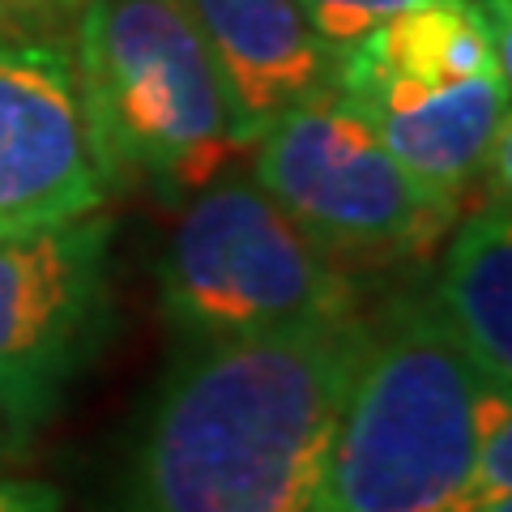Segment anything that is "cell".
<instances>
[{"instance_id":"cell-13","label":"cell","mask_w":512,"mask_h":512,"mask_svg":"<svg viewBox=\"0 0 512 512\" xmlns=\"http://www.w3.org/2000/svg\"><path fill=\"white\" fill-rule=\"evenodd\" d=\"M410 5H419V0H299L312 35L320 39V47L329 52L333 64L363 35H372L380 22H389L393 13H402Z\"/></svg>"},{"instance_id":"cell-3","label":"cell","mask_w":512,"mask_h":512,"mask_svg":"<svg viewBox=\"0 0 512 512\" xmlns=\"http://www.w3.org/2000/svg\"><path fill=\"white\" fill-rule=\"evenodd\" d=\"M69 52L116 184L188 201L248 150L188 0H86Z\"/></svg>"},{"instance_id":"cell-14","label":"cell","mask_w":512,"mask_h":512,"mask_svg":"<svg viewBox=\"0 0 512 512\" xmlns=\"http://www.w3.org/2000/svg\"><path fill=\"white\" fill-rule=\"evenodd\" d=\"M82 9L86 0H0V35L69 43Z\"/></svg>"},{"instance_id":"cell-7","label":"cell","mask_w":512,"mask_h":512,"mask_svg":"<svg viewBox=\"0 0 512 512\" xmlns=\"http://www.w3.org/2000/svg\"><path fill=\"white\" fill-rule=\"evenodd\" d=\"M116 188L69 43L0 35V239L99 214Z\"/></svg>"},{"instance_id":"cell-8","label":"cell","mask_w":512,"mask_h":512,"mask_svg":"<svg viewBox=\"0 0 512 512\" xmlns=\"http://www.w3.org/2000/svg\"><path fill=\"white\" fill-rule=\"evenodd\" d=\"M372 124L380 146L414 180L457 201L495 167V150L508 141V77H474L448 90H384L342 94Z\"/></svg>"},{"instance_id":"cell-16","label":"cell","mask_w":512,"mask_h":512,"mask_svg":"<svg viewBox=\"0 0 512 512\" xmlns=\"http://www.w3.org/2000/svg\"><path fill=\"white\" fill-rule=\"evenodd\" d=\"M5 448H9V436H5V423H0V457H5Z\"/></svg>"},{"instance_id":"cell-5","label":"cell","mask_w":512,"mask_h":512,"mask_svg":"<svg viewBox=\"0 0 512 512\" xmlns=\"http://www.w3.org/2000/svg\"><path fill=\"white\" fill-rule=\"evenodd\" d=\"M248 150L252 180L338 265L427 256L461 210L380 146L338 86L286 107Z\"/></svg>"},{"instance_id":"cell-12","label":"cell","mask_w":512,"mask_h":512,"mask_svg":"<svg viewBox=\"0 0 512 512\" xmlns=\"http://www.w3.org/2000/svg\"><path fill=\"white\" fill-rule=\"evenodd\" d=\"M474 491L478 504L512 500V389L487 380L474 393Z\"/></svg>"},{"instance_id":"cell-15","label":"cell","mask_w":512,"mask_h":512,"mask_svg":"<svg viewBox=\"0 0 512 512\" xmlns=\"http://www.w3.org/2000/svg\"><path fill=\"white\" fill-rule=\"evenodd\" d=\"M0 512H64V500L52 483L13 478V483H0Z\"/></svg>"},{"instance_id":"cell-1","label":"cell","mask_w":512,"mask_h":512,"mask_svg":"<svg viewBox=\"0 0 512 512\" xmlns=\"http://www.w3.org/2000/svg\"><path fill=\"white\" fill-rule=\"evenodd\" d=\"M367 320L184 346L124 474L120 512H320Z\"/></svg>"},{"instance_id":"cell-10","label":"cell","mask_w":512,"mask_h":512,"mask_svg":"<svg viewBox=\"0 0 512 512\" xmlns=\"http://www.w3.org/2000/svg\"><path fill=\"white\" fill-rule=\"evenodd\" d=\"M474 77H508V39L483 0H419L333 64V86L342 94H423Z\"/></svg>"},{"instance_id":"cell-11","label":"cell","mask_w":512,"mask_h":512,"mask_svg":"<svg viewBox=\"0 0 512 512\" xmlns=\"http://www.w3.org/2000/svg\"><path fill=\"white\" fill-rule=\"evenodd\" d=\"M436 308L478 380L512 389V218L508 197L474 210L448 239Z\"/></svg>"},{"instance_id":"cell-4","label":"cell","mask_w":512,"mask_h":512,"mask_svg":"<svg viewBox=\"0 0 512 512\" xmlns=\"http://www.w3.org/2000/svg\"><path fill=\"white\" fill-rule=\"evenodd\" d=\"M158 295L184 346L359 316L350 269L316 248L252 175L231 171L188 197L163 252Z\"/></svg>"},{"instance_id":"cell-6","label":"cell","mask_w":512,"mask_h":512,"mask_svg":"<svg viewBox=\"0 0 512 512\" xmlns=\"http://www.w3.org/2000/svg\"><path fill=\"white\" fill-rule=\"evenodd\" d=\"M111 333V218L0 239V423L9 448L56 419Z\"/></svg>"},{"instance_id":"cell-2","label":"cell","mask_w":512,"mask_h":512,"mask_svg":"<svg viewBox=\"0 0 512 512\" xmlns=\"http://www.w3.org/2000/svg\"><path fill=\"white\" fill-rule=\"evenodd\" d=\"M474 393L436 295L367 320L320 512H478Z\"/></svg>"},{"instance_id":"cell-9","label":"cell","mask_w":512,"mask_h":512,"mask_svg":"<svg viewBox=\"0 0 512 512\" xmlns=\"http://www.w3.org/2000/svg\"><path fill=\"white\" fill-rule=\"evenodd\" d=\"M227 82L239 133H256L286 107L333 86V60L312 35L299 0H188Z\"/></svg>"}]
</instances>
